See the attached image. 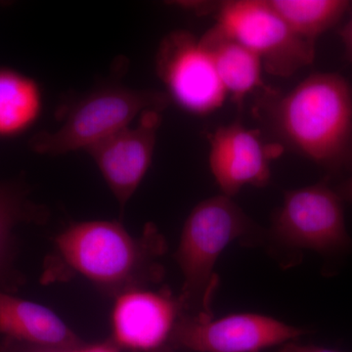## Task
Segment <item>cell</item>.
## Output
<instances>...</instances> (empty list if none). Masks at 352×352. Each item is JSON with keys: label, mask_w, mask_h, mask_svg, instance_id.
I'll list each match as a JSON object with an SVG mask.
<instances>
[{"label": "cell", "mask_w": 352, "mask_h": 352, "mask_svg": "<svg viewBox=\"0 0 352 352\" xmlns=\"http://www.w3.org/2000/svg\"><path fill=\"white\" fill-rule=\"evenodd\" d=\"M254 113L284 149L330 171L352 166V87L339 74H314L288 94L270 87Z\"/></svg>", "instance_id": "cell-1"}, {"label": "cell", "mask_w": 352, "mask_h": 352, "mask_svg": "<svg viewBox=\"0 0 352 352\" xmlns=\"http://www.w3.org/2000/svg\"><path fill=\"white\" fill-rule=\"evenodd\" d=\"M62 263L102 291L118 296L144 287L159 275L155 259L164 252L156 228L135 238L117 221L80 222L55 238Z\"/></svg>", "instance_id": "cell-2"}, {"label": "cell", "mask_w": 352, "mask_h": 352, "mask_svg": "<svg viewBox=\"0 0 352 352\" xmlns=\"http://www.w3.org/2000/svg\"><path fill=\"white\" fill-rule=\"evenodd\" d=\"M254 229L251 219L230 197H212L190 212L175 254L183 275L182 316L212 318V305L219 278L215 265L227 245Z\"/></svg>", "instance_id": "cell-3"}, {"label": "cell", "mask_w": 352, "mask_h": 352, "mask_svg": "<svg viewBox=\"0 0 352 352\" xmlns=\"http://www.w3.org/2000/svg\"><path fill=\"white\" fill-rule=\"evenodd\" d=\"M170 97L162 92L111 87L78 101L57 131L41 132L32 141L39 154H67L90 149L126 127L150 110L168 107Z\"/></svg>", "instance_id": "cell-4"}, {"label": "cell", "mask_w": 352, "mask_h": 352, "mask_svg": "<svg viewBox=\"0 0 352 352\" xmlns=\"http://www.w3.org/2000/svg\"><path fill=\"white\" fill-rule=\"evenodd\" d=\"M215 25L258 55L270 75L291 76L314 61L315 44L296 34L267 0L217 3Z\"/></svg>", "instance_id": "cell-5"}, {"label": "cell", "mask_w": 352, "mask_h": 352, "mask_svg": "<svg viewBox=\"0 0 352 352\" xmlns=\"http://www.w3.org/2000/svg\"><path fill=\"white\" fill-rule=\"evenodd\" d=\"M270 233L291 249L332 252L351 245L342 198L326 183L287 191Z\"/></svg>", "instance_id": "cell-6"}, {"label": "cell", "mask_w": 352, "mask_h": 352, "mask_svg": "<svg viewBox=\"0 0 352 352\" xmlns=\"http://www.w3.org/2000/svg\"><path fill=\"white\" fill-rule=\"evenodd\" d=\"M156 65L170 98L187 112L210 115L228 97L210 53L191 32L168 34L160 45Z\"/></svg>", "instance_id": "cell-7"}, {"label": "cell", "mask_w": 352, "mask_h": 352, "mask_svg": "<svg viewBox=\"0 0 352 352\" xmlns=\"http://www.w3.org/2000/svg\"><path fill=\"white\" fill-rule=\"evenodd\" d=\"M305 332L267 315L237 314L219 319L180 316L171 344L195 352H261Z\"/></svg>", "instance_id": "cell-8"}, {"label": "cell", "mask_w": 352, "mask_h": 352, "mask_svg": "<svg viewBox=\"0 0 352 352\" xmlns=\"http://www.w3.org/2000/svg\"><path fill=\"white\" fill-rule=\"evenodd\" d=\"M210 171L222 195L232 197L245 186L263 187L271 177L270 164L284 148L266 141L259 129L241 122L219 126L208 134Z\"/></svg>", "instance_id": "cell-9"}, {"label": "cell", "mask_w": 352, "mask_h": 352, "mask_svg": "<svg viewBox=\"0 0 352 352\" xmlns=\"http://www.w3.org/2000/svg\"><path fill=\"white\" fill-rule=\"evenodd\" d=\"M180 316L179 303L166 292L144 287L127 289L116 296L112 342L129 351L161 352L171 344Z\"/></svg>", "instance_id": "cell-10"}, {"label": "cell", "mask_w": 352, "mask_h": 352, "mask_svg": "<svg viewBox=\"0 0 352 352\" xmlns=\"http://www.w3.org/2000/svg\"><path fill=\"white\" fill-rule=\"evenodd\" d=\"M163 112L147 111L135 126H127L87 150L120 208L126 207L149 170Z\"/></svg>", "instance_id": "cell-11"}, {"label": "cell", "mask_w": 352, "mask_h": 352, "mask_svg": "<svg viewBox=\"0 0 352 352\" xmlns=\"http://www.w3.org/2000/svg\"><path fill=\"white\" fill-rule=\"evenodd\" d=\"M0 333L34 346L75 349V333L50 308L0 292Z\"/></svg>", "instance_id": "cell-12"}, {"label": "cell", "mask_w": 352, "mask_h": 352, "mask_svg": "<svg viewBox=\"0 0 352 352\" xmlns=\"http://www.w3.org/2000/svg\"><path fill=\"white\" fill-rule=\"evenodd\" d=\"M214 61L220 82L233 102L242 105L245 97L270 87L263 80V62L258 55L214 25L200 38Z\"/></svg>", "instance_id": "cell-13"}, {"label": "cell", "mask_w": 352, "mask_h": 352, "mask_svg": "<svg viewBox=\"0 0 352 352\" xmlns=\"http://www.w3.org/2000/svg\"><path fill=\"white\" fill-rule=\"evenodd\" d=\"M38 83L10 69H0V138H13L29 129L41 113Z\"/></svg>", "instance_id": "cell-14"}, {"label": "cell", "mask_w": 352, "mask_h": 352, "mask_svg": "<svg viewBox=\"0 0 352 352\" xmlns=\"http://www.w3.org/2000/svg\"><path fill=\"white\" fill-rule=\"evenodd\" d=\"M270 6L298 36L311 43L347 12L346 0H267Z\"/></svg>", "instance_id": "cell-15"}, {"label": "cell", "mask_w": 352, "mask_h": 352, "mask_svg": "<svg viewBox=\"0 0 352 352\" xmlns=\"http://www.w3.org/2000/svg\"><path fill=\"white\" fill-rule=\"evenodd\" d=\"M21 205L17 197L0 189V265L2 264L11 230L21 215Z\"/></svg>", "instance_id": "cell-16"}, {"label": "cell", "mask_w": 352, "mask_h": 352, "mask_svg": "<svg viewBox=\"0 0 352 352\" xmlns=\"http://www.w3.org/2000/svg\"><path fill=\"white\" fill-rule=\"evenodd\" d=\"M72 352H120V349L113 342H106L92 344H82Z\"/></svg>", "instance_id": "cell-17"}, {"label": "cell", "mask_w": 352, "mask_h": 352, "mask_svg": "<svg viewBox=\"0 0 352 352\" xmlns=\"http://www.w3.org/2000/svg\"><path fill=\"white\" fill-rule=\"evenodd\" d=\"M279 352H340L333 351V349H324V347L312 346H302L293 342H287L282 347L281 351Z\"/></svg>", "instance_id": "cell-18"}, {"label": "cell", "mask_w": 352, "mask_h": 352, "mask_svg": "<svg viewBox=\"0 0 352 352\" xmlns=\"http://www.w3.org/2000/svg\"><path fill=\"white\" fill-rule=\"evenodd\" d=\"M340 36L344 43L346 58L352 62V18L340 30Z\"/></svg>", "instance_id": "cell-19"}, {"label": "cell", "mask_w": 352, "mask_h": 352, "mask_svg": "<svg viewBox=\"0 0 352 352\" xmlns=\"http://www.w3.org/2000/svg\"><path fill=\"white\" fill-rule=\"evenodd\" d=\"M342 201H352V176L336 190Z\"/></svg>", "instance_id": "cell-20"}, {"label": "cell", "mask_w": 352, "mask_h": 352, "mask_svg": "<svg viewBox=\"0 0 352 352\" xmlns=\"http://www.w3.org/2000/svg\"><path fill=\"white\" fill-rule=\"evenodd\" d=\"M73 349H53V347L34 346L30 352H72Z\"/></svg>", "instance_id": "cell-21"}]
</instances>
